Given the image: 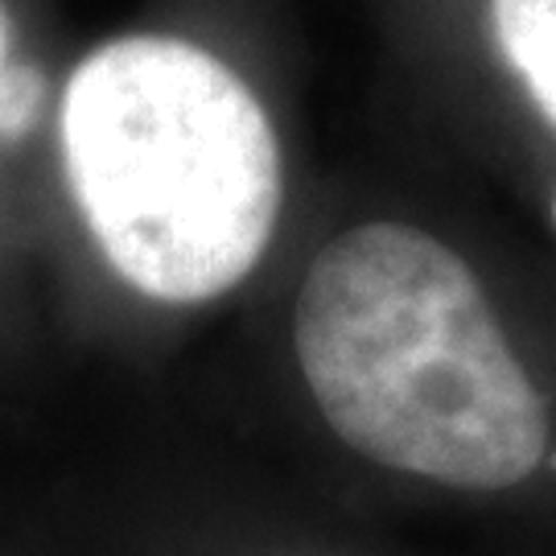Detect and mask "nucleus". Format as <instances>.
Wrapping results in <instances>:
<instances>
[{
	"label": "nucleus",
	"mask_w": 556,
	"mask_h": 556,
	"mask_svg": "<svg viewBox=\"0 0 556 556\" xmlns=\"http://www.w3.org/2000/svg\"><path fill=\"white\" fill-rule=\"evenodd\" d=\"M293 342L326 425L379 466L503 491L548 450L544 400L482 285L417 227L367 223L326 243Z\"/></svg>",
	"instance_id": "nucleus-1"
},
{
	"label": "nucleus",
	"mask_w": 556,
	"mask_h": 556,
	"mask_svg": "<svg viewBox=\"0 0 556 556\" xmlns=\"http://www.w3.org/2000/svg\"><path fill=\"white\" fill-rule=\"evenodd\" d=\"M41 108V75L34 66H0V137H21Z\"/></svg>",
	"instance_id": "nucleus-4"
},
{
	"label": "nucleus",
	"mask_w": 556,
	"mask_h": 556,
	"mask_svg": "<svg viewBox=\"0 0 556 556\" xmlns=\"http://www.w3.org/2000/svg\"><path fill=\"white\" fill-rule=\"evenodd\" d=\"M62 157L108 264L144 298H219L277 227L273 124L231 66L181 38L87 54L62 100Z\"/></svg>",
	"instance_id": "nucleus-2"
},
{
	"label": "nucleus",
	"mask_w": 556,
	"mask_h": 556,
	"mask_svg": "<svg viewBox=\"0 0 556 556\" xmlns=\"http://www.w3.org/2000/svg\"><path fill=\"white\" fill-rule=\"evenodd\" d=\"M4 41H9V34H4V13H0V66H4Z\"/></svg>",
	"instance_id": "nucleus-5"
},
{
	"label": "nucleus",
	"mask_w": 556,
	"mask_h": 556,
	"mask_svg": "<svg viewBox=\"0 0 556 556\" xmlns=\"http://www.w3.org/2000/svg\"><path fill=\"white\" fill-rule=\"evenodd\" d=\"M491 9L503 54L556 124V0H495Z\"/></svg>",
	"instance_id": "nucleus-3"
},
{
	"label": "nucleus",
	"mask_w": 556,
	"mask_h": 556,
	"mask_svg": "<svg viewBox=\"0 0 556 556\" xmlns=\"http://www.w3.org/2000/svg\"><path fill=\"white\" fill-rule=\"evenodd\" d=\"M553 219H556V199H553Z\"/></svg>",
	"instance_id": "nucleus-6"
}]
</instances>
